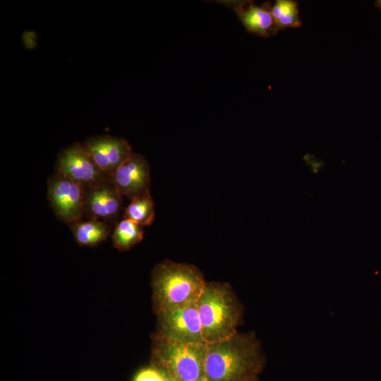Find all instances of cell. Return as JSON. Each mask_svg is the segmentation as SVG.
Masks as SVG:
<instances>
[{
	"instance_id": "obj_19",
	"label": "cell",
	"mask_w": 381,
	"mask_h": 381,
	"mask_svg": "<svg viewBox=\"0 0 381 381\" xmlns=\"http://www.w3.org/2000/svg\"><path fill=\"white\" fill-rule=\"evenodd\" d=\"M252 381H256V379H255V380H252Z\"/></svg>"
},
{
	"instance_id": "obj_18",
	"label": "cell",
	"mask_w": 381,
	"mask_h": 381,
	"mask_svg": "<svg viewBox=\"0 0 381 381\" xmlns=\"http://www.w3.org/2000/svg\"><path fill=\"white\" fill-rule=\"evenodd\" d=\"M198 381H209V380L206 378V377H204L200 379V380H198Z\"/></svg>"
},
{
	"instance_id": "obj_6",
	"label": "cell",
	"mask_w": 381,
	"mask_h": 381,
	"mask_svg": "<svg viewBox=\"0 0 381 381\" xmlns=\"http://www.w3.org/2000/svg\"><path fill=\"white\" fill-rule=\"evenodd\" d=\"M159 314L162 339L173 342L206 344L197 302L162 311Z\"/></svg>"
},
{
	"instance_id": "obj_8",
	"label": "cell",
	"mask_w": 381,
	"mask_h": 381,
	"mask_svg": "<svg viewBox=\"0 0 381 381\" xmlns=\"http://www.w3.org/2000/svg\"><path fill=\"white\" fill-rule=\"evenodd\" d=\"M122 195L133 198L150 193V168L144 156L133 152L111 175Z\"/></svg>"
},
{
	"instance_id": "obj_13",
	"label": "cell",
	"mask_w": 381,
	"mask_h": 381,
	"mask_svg": "<svg viewBox=\"0 0 381 381\" xmlns=\"http://www.w3.org/2000/svg\"><path fill=\"white\" fill-rule=\"evenodd\" d=\"M155 210L151 193L133 198L126 208L123 217L141 226H150L155 219Z\"/></svg>"
},
{
	"instance_id": "obj_14",
	"label": "cell",
	"mask_w": 381,
	"mask_h": 381,
	"mask_svg": "<svg viewBox=\"0 0 381 381\" xmlns=\"http://www.w3.org/2000/svg\"><path fill=\"white\" fill-rule=\"evenodd\" d=\"M143 236V226L131 219H123L116 224L112 241L118 249L126 250L140 242Z\"/></svg>"
},
{
	"instance_id": "obj_2",
	"label": "cell",
	"mask_w": 381,
	"mask_h": 381,
	"mask_svg": "<svg viewBox=\"0 0 381 381\" xmlns=\"http://www.w3.org/2000/svg\"><path fill=\"white\" fill-rule=\"evenodd\" d=\"M197 307L206 344L226 340L238 332L241 307L228 285L206 282Z\"/></svg>"
},
{
	"instance_id": "obj_5",
	"label": "cell",
	"mask_w": 381,
	"mask_h": 381,
	"mask_svg": "<svg viewBox=\"0 0 381 381\" xmlns=\"http://www.w3.org/2000/svg\"><path fill=\"white\" fill-rule=\"evenodd\" d=\"M86 187L56 172L48 180L47 198L56 216L71 224L85 215Z\"/></svg>"
},
{
	"instance_id": "obj_4",
	"label": "cell",
	"mask_w": 381,
	"mask_h": 381,
	"mask_svg": "<svg viewBox=\"0 0 381 381\" xmlns=\"http://www.w3.org/2000/svg\"><path fill=\"white\" fill-rule=\"evenodd\" d=\"M207 344L179 343L162 338L156 348L161 368L177 381H198L205 377Z\"/></svg>"
},
{
	"instance_id": "obj_1",
	"label": "cell",
	"mask_w": 381,
	"mask_h": 381,
	"mask_svg": "<svg viewBox=\"0 0 381 381\" xmlns=\"http://www.w3.org/2000/svg\"><path fill=\"white\" fill-rule=\"evenodd\" d=\"M262 366L259 344L250 334L237 332L207 344L205 375L209 381H252Z\"/></svg>"
},
{
	"instance_id": "obj_10",
	"label": "cell",
	"mask_w": 381,
	"mask_h": 381,
	"mask_svg": "<svg viewBox=\"0 0 381 381\" xmlns=\"http://www.w3.org/2000/svg\"><path fill=\"white\" fill-rule=\"evenodd\" d=\"M83 145L98 168L109 175L133 152L126 140L111 135L90 138Z\"/></svg>"
},
{
	"instance_id": "obj_9",
	"label": "cell",
	"mask_w": 381,
	"mask_h": 381,
	"mask_svg": "<svg viewBox=\"0 0 381 381\" xmlns=\"http://www.w3.org/2000/svg\"><path fill=\"white\" fill-rule=\"evenodd\" d=\"M122 198L111 179L86 187L85 215L108 224L114 222L122 208Z\"/></svg>"
},
{
	"instance_id": "obj_7",
	"label": "cell",
	"mask_w": 381,
	"mask_h": 381,
	"mask_svg": "<svg viewBox=\"0 0 381 381\" xmlns=\"http://www.w3.org/2000/svg\"><path fill=\"white\" fill-rule=\"evenodd\" d=\"M85 187L111 179L101 171L83 144L75 143L63 150L56 162V171Z\"/></svg>"
},
{
	"instance_id": "obj_17",
	"label": "cell",
	"mask_w": 381,
	"mask_h": 381,
	"mask_svg": "<svg viewBox=\"0 0 381 381\" xmlns=\"http://www.w3.org/2000/svg\"><path fill=\"white\" fill-rule=\"evenodd\" d=\"M375 6L380 10H381V0L375 1Z\"/></svg>"
},
{
	"instance_id": "obj_11",
	"label": "cell",
	"mask_w": 381,
	"mask_h": 381,
	"mask_svg": "<svg viewBox=\"0 0 381 381\" xmlns=\"http://www.w3.org/2000/svg\"><path fill=\"white\" fill-rule=\"evenodd\" d=\"M232 8L245 27L247 32L262 37L273 35L274 20L268 4L261 6L252 1H234L230 3Z\"/></svg>"
},
{
	"instance_id": "obj_3",
	"label": "cell",
	"mask_w": 381,
	"mask_h": 381,
	"mask_svg": "<svg viewBox=\"0 0 381 381\" xmlns=\"http://www.w3.org/2000/svg\"><path fill=\"white\" fill-rule=\"evenodd\" d=\"M152 277L159 312L196 303L206 284L195 267L171 261L158 265Z\"/></svg>"
},
{
	"instance_id": "obj_15",
	"label": "cell",
	"mask_w": 381,
	"mask_h": 381,
	"mask_svg": "<svg viewBox=\"0 0 381 381\" xmlns=\"http://www.w3.org/2000/svg\"><path fill=\"white\" fill-rule=\"evenodd\" d=\"M133 381H177L162 368H145L140 370Z\"/></svg>"
},
{
	"instance_id": "obj_12",
	"label": "cell",
	"mask_w": 381,
	"mask_h": 381,
	"mask_svg": "<svg viewBox=\"0 0 381 381\" xmlns=\"http://www.w3.org/2000/svg\"><path fill=\"white\" fill-rule=\"evenodd\" d=\"M76 241L83 246H95L107 238L111 231L109 224L94 219L71 224Z\"/></svg>"
},
{
	"instance_id": "obj_16",
	"label": "cell",
	"mask_w": 381,
	"mask_h": 381,
	"mask_svg": "<svg viewBox=\"0 0 381 381\" xmlns=\"http://www.w3.org/2000/svg\"><path fill=\"white\" fill-rule=\"evenodd\" d=\"M270 9L274 22L282 16L298 11V3L294 0H277Z\"/></svg>"
}]
</instances>
